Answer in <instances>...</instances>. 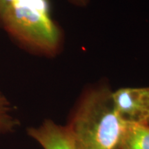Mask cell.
<instances>
[{
    "label": "cell",
    "instance_id": "obj_1",
    "mask_svg": "<svg viewBox=\"0 0 149 149\" xmlns=\"http://www.w3.org/2000/svg\"><path fill=\"white\" fill-rule=\"evenodd\" d=\"M107 85L88 88L66 126L72 149H122L126 124L115 112Z\"/></svg>",
    "mask_w": 149,
    "mask_h": 149
},
{
    "label": "cell",
    "instance_id": "obj_2",
    "mask_svg": "<svg viewBox=\"0 0 149 149\" xmlns=\"http://www.w3.org/2000/svg\"><path fill=\"white\" fill-rule=\"evenodd\" d=\"M0 26L32 53L53 57L61 51L62 33L51 17L48 0H13Z\"/></svg>",
    "mask_w": 149,
    "mask_h": 149
},
{
    "label": "cell",
    "instance_id": "obj_3",
    "mask_svg": "<svg viewBox=\"0 0 149 149\" xmlns=\"http://www.w3.org/2000/svg\"><path fill=\"white\" fill-rule=\"evenodd\" d=\"M113 106L119 118L125 124L149 123V86L122 88L112 93Z\"/></svg>",
    "mask_w": 149,
    "mask_h": 149
},
{
    "label": "cell",
    "instance_id": "obj_4",
    "mask_svg": "<svg viewBox=\"0 0 149 149\" xmlns=\"http://www.w3.org/2000/svg\"><path fill=\"white\" fill-rule=\"evenodd\" d=\"M27 134L43 149H72L65 126L46 120L37 127L27 128Z\"/></svg>",
    "mask_w": 149,
    "mask_h": 149
},
{
    "label": "cell",
    "instance_id": "obj_5",
    "mask_svg": "<svg viewBox=\"0 0 149 149\" xmlns=\"http://www.w3.org/2000/svg\"><path fill=\"white\" fill-rule=\"evenodd\" d=\"M20 126L15 108L5 93L0 89V135L15 133Z\"/></svg>",
    "mask_w": 149,
    "mask_h": 149
},
{
    "label": "cell",
    "instance_id": "obj_6",
    "mask_svg": "<svg viewBox=\"0 0 149 149\" xmlns=\"http://www.w3.org/2000/svg\"><path fill=\"white\" fill-rule=\"evenodd\" d=\"M122 149H149V125L126 124Z\"/></svg>",
    "mask_w": 149,
    "mask_h": 149
},
{
    "label": "cell",
    "instance_id": "obj_7",
    "mask_svg": "<svg viewBox=\"0 0 149 149\" xmlns=\"http://www.w3.org/2000/svg\"><path fill=\"white\" fill-rule=\"evenodd\" d=\"M13 0H0V26L12 5Z\"/></svg>",
    "mask_w": 149,
    "mask_h": 149
},
{
    "label": "cell",
    "instance_id": "obj_8",
    "mask_svg": "<svg viewBox=\"0 0 149 149\" xmlns=\"http://www.w3.org/2000/svg\"><path fill=\"white\" fill-rule=\"evenodd\" d=\"M69 2L77 6H86L89 3L90 0H68Z\"/></svg>",
    "mask_w": 149,
    "mask_h": 149
},
{
    "label": "cell",
    "instance_id": "obj_9",
    "mask_svg": "<svg viewBox=\"0 0 149 149\" xmlns=\"http://www.w3.org/2000/svg\"><path fill=\"white\" fill-rule=\"evenodd\" d=\"M148 125H149V123H148Z\"/></svg>",
    "mask_w": 149,
    "mask_h": 149
}]
</instances>
